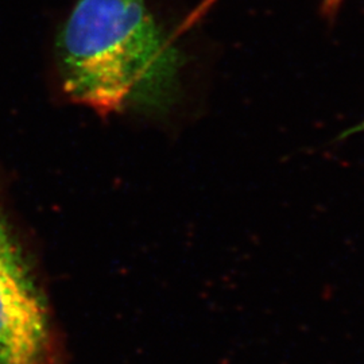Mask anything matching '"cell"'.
Masks as SVG:
<instances>
[{
	"label": "cell",
	"instance_id": "1",
	"mask_svg": "<svg viewBox=\"0 0 364 364\" xmlns=\"http://www.w3.org/2000/svg\"><path fill=\"white\" fill-rule=\"evenodd\" d=\"M64 91L99 112L165 108L180 53L144 0H77L58 41Z\"/></svg>",
	"mask_w": 364,
	"mask_h": 364
},
{
	"label": "cell",
	"instance_id": "2",
	"mask_svg": "<svg viewBox=\"0 0 364 364\" xmlns=\"http://www.w3.org/2000/svg\"><path fill=\"white\" fill-rule=\"evenodd\" d=\"M45 341L43 305L0 213V364H38Z\"/></svg>",
	"mask_w": 364,
	"mask_h": 364
},
{
	"label": "cell",
	"instance_id": "4",
	"mask_svg": "<svg viewBox=\"0 0 364 364\" xmlns=\"http://www.w3.org/2000/svg\"><path fill=\"white\" fill-rule=\"evenodd\" d=\"M348 132H350V134H353V132H364V120L362 123H359L358 126H355V127L348 131Z\"/></svg>",
	"mask_w": 364,
	"mask_h": 364
},
{
	"label": "cell",
	"instance_id": "3",
	"mask_svg": "<svg viewBox=\"0 0 364 364\" xmlns=\"http://www.w3.org/2000/svg\"><path fill=\"white\" fill-rule=\"evenodd\" d=\"M341 3H343V0H324V9H326V13H335Z\"/></svg>",
	"mask_w": 364,
	"mask_h": 364
}]
</instances>
